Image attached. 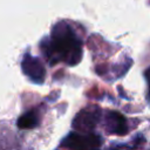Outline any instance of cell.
<instances>
[{
	"mask_svg": "<svg viewBox=\"0 0 150 150\" xmlns=\"http://www.w3.org/2000/svg\"><path fill=\"white\" fill-rule=\"evenodd\" d=\"M41 50L50 64L64 62L74 66L82 56V42L74 29L64 21L56 23L48 39L41 42Z\"/></svg>",
	"mask_w": 150,
	"mask_h": 150,
	"instance_id": "cell-1",
	"label": "cell"
},
{
	"mask_svg": "<svg viewBox=\"0 0 150 150\" xmlns=\"http://www.w3.org/2000/svg\"><path fill=\"white\" fill-rule=\"evenodd\" d=\"M145 79H146V82H148V96H149V100H150V68H148L146 71H145Z\"/></svg>",
	"mask_w": 150,
	"mask_h": 150,
	"instance_id": "cell-7",
	"label": "cell"
},
{
	"mask_svg": "<svg viewBox=\"0 0 150 150\" xmlns=\"http://www.w3.org/2000/svg\"><path fill=\"white\" fill-rule=\"evenodd\" d=\"M22 70L23 73L33 81L36 83H42L45 80V74H46V69L45 67L41 64V62L39 61V59L33 57L32 55H25L22 62Z\"/></svg>",
	"mask_w": 150,
	"mask_h": 150,
	"instance_id": "cell-4",
	"label": "cell"
},
{
	"mask_svg": "<svg viewBox=\"0 0 150 150\" xmlns=\"http://www.w3.org/2000/svg\"><path fill=\"white\" fill-rule=\"evenodd\" d=\"M39 123V116L35 110L27 111L26 114L21 115L18 120V127L20 129H33Z\"/></svg>",
	"mask_w": 150,
	"mask_h": 150,
	"instance_id": "cell-6",
	"label": "cell"
},
{
	"mask_svg": "<svg viewBox=\"0 0 150 150\" xmlns=\"http://www.w3.org/2000/svg\"><path fill=\"white\" fill-rule=\"evenodd\" d=\"M100 109L97 107H89L82 109L74 118L73 127L81 132L89 134L100 121Z\"/></svg>",
	"mask_w": 150,
	"mask_h": 150,
	"instance_id": "cell-3",
	"label": "cell"
},
{
	"mask_svg": "<svg viewBox=\"0 0 150 150\" xmlns=\"http://www.w3.org/2000/svg\"><path fill=\"white\" fill-rule=\"evenodd\" d=\"M112 150H127V149H121V148H115V149H112Z\"/></svg>",
	"mask_w": 150,
	"mask_h": 150,
	"instance_id": "cell-8",
	"label": "cell"
},
{
	"mask_svg": "<svg viewBox=\"0 0 150 150\" xmlns=\"http://www.w3.org/2000/svg\"><path fill=\"white\" fill-rule=\"evenodd\" d=\"M105 129L109 134L120 136L125 135L128 131V125L124 116L117 111H108L105 114Z\"/></svg>",
	"mask_w": 150,
	"mask_h": 150,
	"instance_id": "cell-5",
	"label": "cell"
},
{
	"mask_svg": "<svg viewBox=\"0 0 150 150\" xmlns=\"http://www.w3.org/2000/svg\"><path fill=\"white\" fill-rule=\"evenodd\" d=\"M101 144V137L90 132H69L61 142V145L69 150H98Z\"/></svg>",
	"mask_w": 150,
	"mask_h": 150,
	"instance_id": "cell-2",
	"label": "cell"
}]
</instances>
